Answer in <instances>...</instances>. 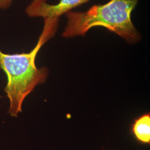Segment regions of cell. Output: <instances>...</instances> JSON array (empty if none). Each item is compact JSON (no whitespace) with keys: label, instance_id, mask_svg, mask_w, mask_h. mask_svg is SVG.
Returning a JSON list of instances; mask_svg holds the SVG:
<instances>
[{"label":"cell","instance_id":"6da1fadb","mask_svg":"<svg viewBox=\"0 0 150 150\" xmlns=\"http://www.w3.org/2000/svg\"><path fill=\"white\" fill-rule=\"evenodd\" d=\"M59 20V18L44 20L42 33L36 45L30 52L8 54L0 50V69L7 78L4 91L10 101L8 113L11 116L17 117L22 112V105L26 97L36 86L47 80L48 69L46 67L38 68L36 59L41 47L55 35Z\"/></svg>","mask_w":150,"mask_h":150},{"label":"cell","instance_id":"7a4b0ae2","mask_svg":"<svg viewBox=\"0 0 150 150\" xmlns=\"http://www.w3.org/2000/svg\"><path fill=\"white\" fill-rule=\"evenodd\" d=\"M139 2V0H110L105 4L93 6L86 11H70L65 15L67 22L62 36H83L93 27H102L127 43L134 45L142 38L131 19L132 13Z\"/></svg>","mask_w":150,"mask_h":150},{"label":"cell","instance_id":"3957f363","mask_svg":"<svg viewBox=\"0 0 150 150\" xmlns=\"http://www.w3.org/2000/svg\"><path fill=\"white\" fill-rule=\"evenodd\" d=\"M91 0H59L57 4L47 2L48 0H32L25 9V13L31 18H60L73 9Z\"/></svg>","mask_w":150,"mask_h":150},{"label":"cell","instance_id":"277c9868","mask_svg":"<svg viewBox=\"0 0 150 150\" xmlns=\"http://www.w3.org/2000/svg\"><path fill=\"white\" fill-rule=\"evenodd\" d=\"M131 132L141 144H150V113H146L134 119L131 125Z\"/></svg>","mask_w":150,"mask_h":150},{"label":"cell","instance_id":"5b68a950","mask_svg":"<svg viewBox=\"0 0 150 150\" xmlns=\"http://www.w3.org/2000/svg\"><path fill=\"white\" fill-rule=\"evenodd\" d=\"M13 0H0V10H5L11 6Z\"/></svg>","mask_w":150,"mask_h":150}]
</instances>
